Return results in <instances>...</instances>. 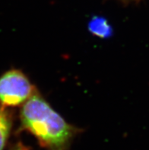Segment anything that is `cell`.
<instances>
[{"label":"cell","mask_w":149,"mask_h":150,"mask_svg":"<svg viewBox=\"0 0 149 150\" xmlns=\"http://www.w3.org/2000/svg\"><path fill=\"white\" fill-rule=\"evenodd\" d=\"M121 2H124V3H130V2H139L140 0H120Z\"/></svg>","instance_id":"8992f818"},{"label":"cell","mask_w":149,"mask_h":150,"mask_svg":"<svg viewBox=\"0 0 149 150\" xmlns=\"http://www.w3.org/2000/svg\"><path fill=\"white\" fill-rule=\"evenodd\" d=\"M20 131L29 133L46 150H70L81 132L70 124L37 91L21 107Z\"/></svg>","instance_id":"6da1fadb"},{"label":"cell","mask_w":149,"mask_h":150,"mask_svg":"<svg viewBox=\"0 0 149 150\" xmlns=\"http://www.w3.org/2000/svg\"><path fill=\"white\" fill-rule=\"evenodd\" d=\"M88 28L92 35L101 39L110 38L113 34V28L105 18L96 15L89 21Z\"/></svg>","instance_id":"277c9868"},{"label":"cell","mask_w":149,"mask_h":150,"mask_svg":"<svg viewBox=\"0 0 149 150\" xmlns=\"http://www.w3.org/2000/svg\"><path fill=\"white\" fill-rule=\"evenodd\" d=\"M37 90L25 72L11 69L0 76V106L14 108L22 106Z\"/></svg>","instance_id":"7a4b0ae2"},{"label":"cell","mask_w":149,"mask_h":150,"mask_svg":"<svg viewBox=\"0 0 149 150\" xmlns=\"http://www.w3.org/2000/svg\"><path fill=\"white\" fill-rule=\"evenodd\" d=\"M14 124V114L10 108L0 106V150H5Z\"/></svg>","instance_id":"3957f363"},{"label":"cell","mask_w":149,"mask_h":150,"mask_svg":"<svg viewBox=\"0 0 149 150\" xmlns=\"http://www.w3.org/2000/svg\"><path fill=\"white\" fill-rule=\"evenodd\" d=\"M8 150H31L29 147H28L27 146H25V144H23L21 142H17L15 143V144H13L12 146H10V148L8 149Z\"/></svg>","instance_id":"5b68a950"}]
</instances>
